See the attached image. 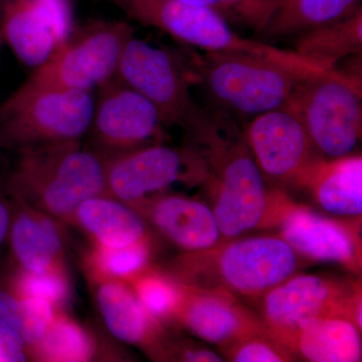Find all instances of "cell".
<instances>
[{
    "label": "cell",
    "instance_id": "11",
    "mask_svg": "<svg viewBox=\"0 0 362 362\" xmlns=\"http://www.w3.org/2000/svg\"><path fill=\"white\" fill-rule=\"evenodd\" d=\"M202 180L201 160L189 148L156 143L106 158L107 194L130 206L176 182Z\"/></svg>",
    "mask_w": 362,
    "mask_h": 362
},
{
    "label": "cell",
    "instance_id": "28",
    "mask_svg": "<svg viewBox=\"0 0 362 362\" xmlns=\"http://www.w3.org/2000/svg\"><path fill=\"white\" fill-rule=\"evenodd\" d=\"M226 361L233 362H288L295 356L284 345L267 332L255 333L240 338L221 349Z\"/></svg>",
    "mask_w": 362,
    "mask_h": 362
},
{
    "label": "cell",
    "instance_id": "32",
    "mask_svg": "<svg viewBox=\"0 0 362 362\" xmlns=\"http://www.w3.org/2000/svg\"><path fill=\"white\" fill-rule=\"evenodd\" d=\"M28 352L25 340L18 331L0 319V361H25Z\"/></svg>",
    "mask_w": 362,
    "mask_h": 362
},
{
    "label": "cell",
    "instance_id": "1",
    "mask_svg": "<svg viewBox=\"0 0 362 362\" xmlns=\"http://www.w3.org/2000/svg\"><path fill=\"white\" fill-rule=\"evenodd\" d=\"M181 127L187 148L202 162V181H209L213 189L221 237L233 240L255 228L279 226L292 202L268 187L232 117L194 105Z\"/></svg>",
    "mask_w": 362,
    "mask_h": 362
},
{
    "label": "cell",
    "instance_id": "35",
    "mask_svg": "<svg viewBox=\"0 0 362 362\" xmlns=\"http://www.w3.org/2000/svg\"><path fill=\"white\" fill-rule=\"evenodd\" d=\"M0 148H2L1 140H0Z\"/></svg>",
    "mask_w": 362,
    "mask_h": 362
},
{
    "label": "cell",
    "instance_id": "33",
    "mask_svg": "<svg viewBox=\"0 0 362 362\" xmlns=\"http://www.w3.org/2000/svg\"><path fill=\"white\" fill-rule=\"evenodd\" d=\"M13 209V199L6 192L4 180H0V256L8 240Z\"/></svg>",
    "mask_w": 362,
    "mask_h": 362
},
{
    "label": "cell",
    "instance_id": "6",
    "mask_svg": "<svg viewBox=\"0 0 362 362\" xmlns=\"http://www.w3.org/2000/svg\"><path fill=\"white\" fill-rule=\"evenodd\" d=\"M284 108L301 121L325 158L351 156L361 141V78L337 70L312 74L298 83Z\"/></svg>",
    "mask_w": 362,
    "mask_h": 362
},
{
    "label": "cell",
    "instance_id": "4",
    "mask_svg": "<svg viewBox=\"0 0 362 362\" xmlns=\"http://www.w3.org/2000/svg\"><path fill=\"white\" fill-rule=\"evenodd\" d=\"M192 61L201 83L218 103L254 117L283 108L300 81L324 71L245 52H206Z\"/></svg>",
    "mask_w": 362,
    "mask_h": 362
},
{
    "label": "cell",
    "instance_id": "7",
    "mask_svg": "<svg viewBox=\"0 0 362 362\" xmlns=\"http://www.w3.org/2000/svg\"><path fill=\"white\" fill-rule=\"evenodd\" d=\"M133 37L134 28L125 21H92L73 30L25 83L90 92L115 77L124 49Z\"/></svg>",
    "mask_w": 362,
    "mask_h": 362
},
{
    "label": "cell",
    "instance_id": "29",
    "mask_svg": "<svg viewBox=\"0 0 362 362\" xmlns=\"http://www.w3.org/2000/svg\"><path fill=\"white\" fill-rule=\"evenodd\" d=\"M149 255L148 242L115 249L97 246L95 259L105 277L130 279L144 270Z\"/></svg>",
    "mask_w": 362,
    "mask_h": 362
},
{
    "label": "cell",
    "instance_id": "24",
    "mask_svg": "<svg viewBox=\"0 0 362 362\" xmlns=\"http://www.w3.org/2000/svg\"><path fill=\"white\" fill-rule=\"evenodd\" d=\"M361 0H282L262 37L267 40L297 37L342 20L361 8Z\"/></svg>",
    "mask_w": 362,
    "mask_h": 362
},
{
    "label": "cell",
    "instance_id": "15",
    "mask_svg": "<svg viewBox=\"0 0 362 362\" xmlns=\"http://www.w3.org/2000/svg\"><path fill=\"white\" fill-rule=\"evenodd\" d=\"M175 302L168 319H173L204 341L223 349L266 330L261 319L230 293L175 281Z\"/></svg>",
    "mask_w": 362,
    "mask_h": 362
},
{
    "label": "cell",
    "instance_id": "22",
    "mask_svg": "<svg viewBox=\"0 0 362 362\" xmlns=\"http://www.w3.org/2000/svg\"><path fill=\"white\" fill-rule=\"evenodd\" d=\"M74 221L97 242V246L124 247L148 242L146 226L139 214L125 202L108 194L86 199Z\"/></svg>",
    "mask_w": 362,
    "mask_h": 362
},
{
    "label": "cell",
    "instance_id": "18",
    "mask_svg": "<svg viewBox=\"0 0 362 362\" xmlns=\"http://www.w3.org/2000/svg\"><path fill=\"white\" fill-rule=\"evenodd\" d=\"M96 296L100 313L114 337L163 356L166 349L160 339L158 320L143 307L132 288L118 279L107 277L98 286Z\"/></svg>",
    "mask_w": 362,
    "mask_h": 362
},
{
    "label": "cell",
    "instance_id": "26",
    "mask_svg": "<svg viewBox=\"0 0 362 362\" xmlns=\"http://www.w3.org/2000/svg\"><path fill=\"white\" fill-rule=\"evenodd\" d=\"M47 361H87L94 356V344L82 326L56 314L42 339L33 347Z\"/></svg>",
    "mask_w": 362,
    "mask_h": 362
},
{
    "label": "cell",
    "instance_id": "25",
    "mask_svg": "<svg viewBox=\"0 0 362 362\" xmlns=\"http://www.w3.org/2000/svg\"><path fill=\"white\" fill-rule=\"evenodd\" d=\"M47 300L23 297L13 289L11 280H0V319L11 325L33 349L51 325L56 312Z\"/></svg>",
    "mask_w": 362,
    "mask_h": 362
},
{
    "label": "cell",
    "instance_id": "21",
    "mask_svg": "<svg viewBox=\"0 0 362 362\" xmlns=\"http://www.w3.org/2000/svg\"><path fill=\"white\" fill-rule=\"evenodd\" d=\"M361 329L338 317L302 320L285 343L293 356L311 362L361 361Z\"/></svg>",
    "mask_w": 362,
    "mask_h": 362
},
{
    "label": "cell",
    "instance_id": "2",
    "mask_svg": "<svg viewBox=\"0 0 362 362\" xmlns=\"http://www.w3.org/2000/svg\"><path fill=\"white\" fill-rule=\"evenodd\" d=\"M6 192L56 221H74L86 199L107 194L106 158L80 141L18 149Z\"/></svg>",
    "mask_w": 362,
    "mask_h": 362
},
{
    "label": "cell",
    "instance_id": "17",
    "mask_svg": "<svg viewBox=\"0 0 362 362\" xmlns=\"http://www.w3.org/2000/svg\"><path fill=\"white\" fill-rule=\"evenodd\" d=\"M11 199L13 218L7 245L14 262L21 271L30 273L63 269V237L58 221L16 197Z\"/></svg>",
    "mask_w": 362,
    "mask_h": 362
},
{
    "label": "cell",
    "instance_id": "14",
    "mask_svg": "<svg viewBox=\"0 0 362 362\" xmlns=\"http://www.w3.org/2000/svg\"><path fill=\"white\" fill-rule=\"evenodd\" d=\"M73 30L70 0H0V42L25 66L42 65Z\"/></svg>",
    "mask_w": 362,
    "mask_h": 362
},
{
    "label": "cell",
    "instance_id": "12",
    "mask_svg": "<svg viewBox=\"0 0 362 362\" xmlns=\"http://www.w3.org/2000/svg\"><path fill=\"white\" fill-rule=\"evenodd\" d=\"M98 88L89 129L93 150L108 158L159 143L163 122L148 99L115 77Z\"/></svg>",
    "mask_w": 362,
    "mask_h": 362
},
{
    "label": "cell",
    "instance_id": "27",
    "mask_svg": "<svg viewBox=\"0 0 362 362\" xmlns=\"http://www.w3.org/2000/svg\"><path fill=\"white\" fill-rule=\"evenodd\" d=\"M211 9L232 28L261 35L273 20L282 0H187Z\"/></svg>",
    "mask_w": 362,
    "mask_h": 362
},
{
    "label": "cell",
    "instance_id": "9",
    "mask_svg": "<svg viewBox=\"0 0 362 362\" xmlns=\"http://www.w3.org/2000/svg\"><path fill=\"white\" fill-rule=\"evenodd\" d=\"M361 305L358 283L293 275L263 296L261 320L267 332L285 346L305 319L338 317L352 321L361 329Z\"/></svg>",
    "mask_w": 362,
    "mask_h": 362
},
{
    "label": "cell",
    "instance_id": "19",
    "mask_svg": "<svg viewBox=\"0 0 362 362\" xmlns=\"http://www.w3.org/2000/svg\"><path fill=\"white\" fill-rule=\"evenodd\" d=\"M296 185L308 190L327 213L342 216L362 214V158L349 156L329 159L320 156L309 166Z\"/></svg>",
    "mask_w": 362,
    "mask_h": 362
},
{
    "label": "cell",
    "instance_id": "5",
    "mask_svg": "<svg viewBox=\"0 0 362 362\" xmlns=\"http://www.w3.org/2000/svg\"><path fill=\"white\" fill-rule=\"evenodd\" d=\"M94 107L88 90L25 82L0 105L2 148L80 141L90 129Z\"/></svg>",
    "mask_w": 362,
    "mask_h": 362
},
{
    "label": "cell",
    "instance_id": "34",
    "mask_svg": "<svg viewBox=\"0 0 362 362\" xmlns=\"http://www.w3.org/2000/svg\"><path fill=\"white\" fill-rule=\"evenodd\" d=\"M178 358L182 361L189 362H221L223 361V357L213 350L207 349L202 346L185 347L180 350Z\"/></svg>",
    "mask_w": 362,
    "mask_h": 362
},
{
    "label": "cell",
    "instance_id": "3",
    "mask_svg": "<svg viewBox=\"0 0 362 362\" xmlns=\"http://www.w3.org/2000/svg\"><path fill=\"white\" fill-rule=\"evenodd\" d=\"M297 252L279 235L233 239L183 259L181 283L223 290L233 296L262 298L294 275Z\"/></svg>",
    "mask_w": 362,
    "mask_h": 362
},
{
    "label": "cell",
    "instance_id": "20",
    "mask_svg": "<svg viewBox=\"0 0 362 362\" xmlns=\"http://www.w3.org/2000/svg\"><path fill=\"white\" fill-rule=\"evenodd\" d=\"M149 216L165 237L188 252L211 249L223 239L213 209L201 202L175 195L153 199Z\"/></svg>",
    "mask_w": 362,
    "mask_h": 362
},
{
    "label": "cell",
    "instance_id": "16",
    "mask_svg": "<svg viewBox=\"0 0 362 362\" xmlns=\"http://www.w3.org/2000/svg\"><path fill=\"white\" fill-rule=\"evenodd\" d=\"M280 237L297 254L318 262L339 264L350 271L361 269L358 223L333 220L306 206L292 204L281 221Z\"/></svg>",
    "mask_w": 362,
    "mask_h": 362
},
{
    "label": "cell",
    "instance_id": "31",
    "mask_svg": "<svg viewBox=\"0 0 362 362\" xmlns=\"http://www.w3.org/2000/svg\"><path fill=\"white\" fill-rule=\"evenodd\" d=\"M132 289L150 315L168 319L175 298V281L157 275L136 274L132 278Z\"/></svg>",
    "mask_w": 362,
    "mask_h": 362
},
{
    "label": "cell",
    "instance_id": "30",
    "mask_svg": "<svg viewBox=\"0 0 362 362\" xmlns=\"http://www.w3.org/2000/svg\"><path fill=\"white\" fill-rule=\"evenodd\" d=\"M11 282L21 296L40 298L54 306L66 302L70 293L63 269H54L44 273L20 270Z\"/></svg>",
    "mask_w": 362,
    "mask_h": 362
},
{
    "label": "cell",
    "instance_id": "10",
    "mask_svg": "<svg viewBox=\"0 0 362 362\" xmlns=\"http://www.w3.org/2000/svg\"><path fill=\"white\" fill-rule=\"evenodd\" d=\"M116 77L156 107L163 125L182 126L194 107L190 86L201 83L194 65L187 68L170 51L131 37Z\"/></svg>",
    "mask_w": 362,
    "mask_h": 362
},
{
    "label": "cell",
    "instance_id": "13",
    "mask_svg": "<svg viewBox=\"0 0 362 362\" xmlns=\"http://www.w3.org/2000/svg\"><path fill=\"white\" fill-rule=\"evenodd\" d=\"M243 134L268 183L296 185L309 166L322 156L301 121L284 107L255 116Z\"/></svg>",
    "mask_w": 362,
    "mask_h": 362
},
{
    "label": "cell",
    "instance_id": "8",
    "mask_svg": "<svg viewBox=\"0 0 362 362\" xmlns=\"http://www.w3.org/2000/svg\"><path fill=\"white\" fill-rule=\"evenodd\" d=\"M124 11L143 25L158 28L178 42L204 52H245L309 65L294 51L238 35L211 9L187 0H124Z\"/></svg>",
    "mask_w": 362,
    "mask_h": 362
},
{
    "label": "cell",
    "instance_id": "23",
    "mask_svg": "<svg viewBox=\"0 0 362 362\" xmlns=\"http://www.w3.org/2000/svg\"><path fill=\"white\" fill-rule=\"evenodd\" d=\"M361 51V7L347 18L301 33L295 40L298 56L324 71L335 70L343 59Z\"/></svg>",
    "mask_w": 362,
    "mask_h": 362
}]
</instances>
